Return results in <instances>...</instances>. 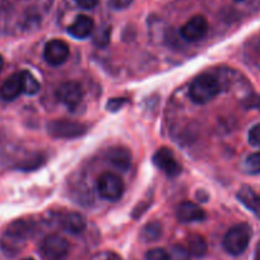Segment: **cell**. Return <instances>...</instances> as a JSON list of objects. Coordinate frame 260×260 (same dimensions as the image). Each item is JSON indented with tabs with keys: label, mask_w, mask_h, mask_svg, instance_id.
<instances>
[{
	"label": "cell",
	"mask_w": 260,
	"mask_h": 260,
	"mask_svg": "<svg viewBox=\"0 0 260 260\" xmlns=\"http://www.w3.org/2000/svg\"><path fill=\"white\" fill-rule=\"evenodd\" d=\"M47 133L52 138L74 139L87 133V126L79 121L67 119L52 120L47 124Z\"/></svg>",
	"instance_id": "4"
},
{
	"label": "cell",
	"mask_w": 260,
	"mask_h": 260,
	"mask_svg": "<svg viewBox=\"0 0 260 260\" xmlns=\"http://www.w3.org/2000/svg\"><path fill=\"white\" fill-rule=\"evenodd\" d=\"M255 260H260V242L256 247V252H255Z\"/></svg>",
	"instance_id": "29"
},
{
	"label": "cell",
	"mask_w": 260,
	"mask_h": 260,
	"mask_svg": "<svg viewBox=\"0 0 260 260\" xmlns=\"http://www.w3.org/2000/svg\"><path fill=\"white\" fill-rule=\"evenodd\" d=\"M221 89L222 86L216 77L209 73H204L197 77L190 84L189 96L195 104L204 105L216 99Z\"/></svg>",
	"instance_id": "2"
},
{
	"label": "cell",
	"mask_w": 260,
	"mask_h": 260,
	"mask_svg": "<svg viewBox=\"0 0 260 260\" xmlns=\"http://www.w3.org/2000/svg\"><path fill=\"white\" fill-rule=\"evenodd\" d=\"M107 260H117V259H114V257H110V259H107Z\"/></svg>",
	"instance_id": "32"
},
{
	"label": "cell",
	"mask_w": 260,
	"mask_h": 260,
	"mask_svg": "<svg viewBox=\"0 0 260 260\" xmlns=\"http://www.w3.org/2000/svg\"><path fill=\"white\" fill-rule=\"evenodd\" d=\"M99 194L102 199L109 202H116L124 194V182L112 172H105L99 179Z\"/></svg>",
	"instance_id": "5"
},
{
	"label": "cell",
	"mask_w": 260,
	"mask_h": 260,
	"mask_svg": "<svg viewBox=\"0 0 260 260\" xmlns=\"http://www.w3.org/2000/svg\"><path fill=\"white\" fill-rule=\"evenodd\" d=\"M77 6H79L83 9H93L99 4L100 0H74Z\"/></svg>",
	"instance_id": "27"
},
{
	"label": "cell",
	"mask_w": 260,
	"mask_h": 260,
	"mask_svg": "<svg viewBox=\"0 0 260 260\" xmlns=\"http://www.w3.org/2000/svg\"><path fill=\"white\" fill-rule=\"evenodd\" d=\"M153 164L157 169L170 177L177 176L181 172V166L169 148H159L153 154Z\"/></svg>",
	"instance_id": "10"
},
{
	"label": "cell",
	"mask_w": 260,
	"mask_h": 260,
	"mask_svg": "<svg viewBox=\"0 0 260 260\" xmlns=\"http://www.w3.org/2000/svg\"><path fill=\"white\" fill-rule=\"evenodd\" d=\"M59 223L61 224L62 230H65L69 234H81L86 229V219L82 214L77 213V212H69V213H64L60 217Z\"/></svg>",
	"instance_id": "16"
},
{
	"label": "cell",
	"mask_w": 260,
	"mask_h": 260,
	"mask_svg": "<svg viewBox=\"0 0 260 260\" xmlns=\"http://www.w3.org/2000/svg\"><path fill=\"white\" fill-rule=\"evenodd\" d=\"M237 199L242 206L246 207L251 213L255 214V217L260 219V195L256 194L254 189L247 185L241 186L237 191Z\"/></svg>",
	"instance_id": "15"
},
{
	"label": "cell",
	"mask_w": 260,
	"mask_h": 260,
	"mask_svg": "<svg viewBox=\"0 0 260 260\" xmlns=\"http://www.w3.org/2000/svg\"><path fill=\"white\" fill-rule=\"evenodd\" d=\"M69 50L68 44L62 40L55 39L51 40L46 44L44 50V57L50 65L52 67H59V65L64 64L69 57Z\"/></svg>",
	"instance_id": "8"
},
{
	"label": "cell",
	"mask_w": 260,
	"mask_h": 260,
	"mask_svg": "<svg viewBox=\"0 0 260 260\" xmlns=\"http://www.w3.org/2000/svg\"><path fill=\"white\" fill-rule=\"evenodd\" d=\"M69 242L60 235H49L41 244V251L49 260H62L69 252Z\"/></svg>",
	"instance_id": "6"
},
{
	"label": "cell",
	"mask_w": 260,
	"mask_h": 260,
	"mask_svg": "<svg viewBox=\"0 0 260 260\" xmlns=\"http://www.w3.org/2000/svg\"><path fill=\"white\" fill-rule=\"evenodd\" d=\"M23 92L21 73H14L6 79L0 87V99L4 101H14Z\"/></svg>",
	"instance_id": "14"
},
{
	"label": "cell",
	"mask_w": 260,
	"mask_h": 260,
	"mask_svg": "<svg viewBox=\"0 0 260 260\" xmlns=\"http://www.w3.org/2000/svg\"><path fill=\"white\" fill-rule=\"evenodd\" d=\"M208 32V22L203 16H194L180 29V35L187 42H197Z\"/></svg>",
	"instance_id": "9"
},
{
	"label": "cell",
	"mask_w": 260,
	"mask_h": 260,
	"mask_svg": "<svg viewBox=\"0 0 260 260\" xmlns=\"http://www.w3.org/2000/svg\"><path fill=\"white\" fill-rule=\"evenodd\" d=\"M22 77V86H23V92L26 94H36L40 91V83L34 74L28 71L21 72Z\"/></svg>",
	"instance_id": "19"
},
{
	"label": "cell",
	"mask_w": 260,
	"mask_h": 260,
	"mask_svg": "<svg viewBox=\"0 0 260 260\" xmlns=\"http://www.w3.org/2000/svg\"><path fill=\"white\" fill-rule=\"evenodd\" d=\"M176 217L181 223H190V222H201L206 218V212L192 202H182L176 209Z\"/></svg>",
	"instance_id": "11"
},
{
	"label": "cell",
	"mask_w": 260,
	"mask_h": 260,
	"mask_svg": "<svg viewBox=\"0 0 260 260\" xmlns=\"http://www.w3.org/2000/svg\"><path fill=\"white\" fill-rule=\"evenodd\" d=\"M133 2L134 0H110V4L114 9L120 11V9H126L133 4Z\"/></svg>",
	"instance_id": "26"
},
{
	"label": "cell",
	"mask_w": 260,
	"mask_h": 260,
	"mask_svg": "<svg viewBox=\"0 0 260 260\" xmlns=\"http://www.w3.org/2000/svg\"><path fill=\"white\" fill-rule=\"evenodd\" d=\"M146 260H170V254L161 247H156L147 252Z\"/></svg>",
	"instance_id": "23"
},
{
	"label": "cell",
	"mask_w": 260,
	"mask_h": 260,
	"mask_svg": "<svg viewBox=\"0 0 260 260\" xmlns=\"http://www.w3.org/2000/svg\"><path fill=\"white\" fill-rule=\"evenodd\" d=\"M22 260H34V259H32V257H24V259H22Z\"/></svg>",
	"instance_id": "31"
},
{
	"label": "cell",
	"mask_w": 260,
	"mask_h": 260,
	"mask_svg": "<svg viewBox=\"0 0 260 260\" xmlns=\"http://www.w3.org/2000/svg\"><path fill=\"white\" fill-rule=\"evenodd\" d=\"M111 37V28L109 26L100 27L93 34V44L99 47H105L109 45Z\"/></svg>",
	"instance_id": "20"
},
{
	"label": "cell",
	"mask_w": 260,
	"mask_h": 260,
	"mask_svg": "<svg viewBox=\"0 0 260 260\" xmlns=\"http://www.w3.org/2000/svg\"><path fill=\"white\" fill-rule=\"evenodd\" d=\"M244 167L247 174H260V152H255V153L247 156L244 162Z\"/></svg>",
	"instance_id": "21"
},
{
	"label": "cell",
	"mask_w": 260,
	"mask_h": 260,
	"mask_svg": "<svg viewBox=\"0 0 260 260\" xmlns=\"http://www.w3.org/2000/svg\"><path fill=\"white\" fill-rule=\"evenodd\" d=\"M106 157L110 164L114 165L120 171H127L132 166V153L125 147H111V148L107 149Z\"/></svg>",
	"instance_id": "12"
},
{
	"label": "cell",
	"mask_w": 260,
	"mask_h": 260,
	"mask_svg": "<svg viewBox=\"0 0 260 260\" xmlns=\"http://www.w3.org/2000/svg\"><path fill=\"white\" fill-rule=\"evenodd\" d=\"M247 139H249V143L251 144L252 147L260 148V124L254 125V126L249 130Z\"/></svg>",
	"instance_id": "24"
},
{
	"label": "cell",
	"mask_w": 260,
	"mask_h": 260,
	"mask_svg": "<svg viewBox=\"0 0 260 260\" xmlns=\"http://www.w3.org/2000/svg\"><path fill=\"white\" fill-rule=\"evenodd\" d=\"M187 250H189L191 256L202 257L206 255L207 250H208V245H207L206 239L202 235L194 234L187 239Z\"/></svg>",
	"instance_id": "17"
},
{
	"label": "cell",
	"mask_w": 260,
	"mask_h": 260,
	"mask_svg": "<svg viewBox=\"0 0 260 260\" xmlns=\"http://www.w3.org/2000/svg\"><path fill=\"white\" fill-rule=\"evenodd\" d=\"M170 260H190V252L181 245H174L170 250Z\"/></svg>",
	"instance_id": "22"
},
{
	"label": "cell",
	"mask_w": 260,
	"mask_h": 260,
	"mask_svg": "<svg viewBox=\"0 0 260 260\" xmlns=\"http://www.w3.org/2000/svg\"><path fill=\"white\" fill-rule=\"evenodd\" d=\"M235 2H244V0H235Z\"/></svg>",
	"instance_id": "33"
},
{
	"label": "cell",
	"mask_w": 260,
	"mask_h": 260,
	"mask_svg": "<svg viewBox=\"0 0 260 260\" xmlns=\"http://www.w3.org/2000/svg\"><path fill=\"white\" fill-rule=\"evenodd\" d=\"M94 29V22L88 16H78L68 27V34L77 40H84L91 36Z\"/></svg>",
	"instance_id": "13"
},
{
	"label": "cell",
	"mask_w": 260,
	"mask_h": 260,
	"mask_svg": "<svg viewBox=\"0 0 260 260\" xmlns=\"http://www.w3.org/2000/svg\"><path fill=\"white\" fill-rule=\"evenodd\" d=\"M126 104H127L126 99H111L109 102H107L106 109L109 110V111L116 112V111H119V110Z\"/></svg>",
	"instance_id": "25"
},
{
	"label": "cell",
	"mask_w": 260,
	"mask_h": 260,
	"mask_svg": "<svg viewBox=\"0 0 260 260\" xmlns=\"http://www.w3.org/2000/svg\"><path fill=\"white\" fill-rule=\"evenodd\" d=\"M34 234V224L26 219L12 222L0 240V247L4 254L14 256L23 249L27 240Z\"/></svg>",
	"instance_id": "1"
},
{
	"label": "cell",
	"mask_w": 260,
	"mask_h": 260,
	"mask_svg": "<svg viewBox=\"0 0 260 260\" xmlns=\"http://www.w3.org/2000/svg\"><path fill=\"white\" fill-rule=\"evenodd\" d=\"M251 240V229L246 223H240L227 231L223 237V247L229 254L241 255L247 249Z\"/></svg>",
	"instance_id": "3"
},
{
	"label": "cell",
	"mask_w": 260,
	"mask_h": 260,
	"mask_svg": "<svg viewBox=\"0 0 260 260\" xmlns=\"http://www.w3.org/2000/svg\"><path fill=\"white\" fill-rule=\"evenodd\" d=\"M162 236V224L158 221H152L147 223L146 226L142 229L141 240L143 242H153L157 241L159 237Z\"/></svg>",
	"instance_id": "18"
},
{
	"label": "cell",
	"mask_w": 260,
	"mask_h": 260,
	"mask_svg": "<svg viewBox=\"0 0 260 260\" xmlns=\"http://www.w3.org/2000/svg\"><path fill=\"white\" fill-rule=\"evenodd\" d=\"M3 65H4V60L3 57H2V55H0V72H2V69H3Z\"/></svg>",
	"instance_id": "30"
},
{
	"label": "cell",
	"mask_w": 260,
	"mask_h": 260,
	"mask_svg": "<svg viewBox=\"0 0 260 260\" xmlns=\"http://www.w3.org/2000/svg\"><path fill=\"white\" fill-rule=\"evenodd\" d=\"M56 99L69 109H74L83 99V89L81 84L76 81L64 82L57 87Z\"/></svg>",
	"instance_id": "7"
},
{
	"label": "cell",
	"mask_w": 260,
	"mask_h": 260,
	"mask_svg": "<svg viewBox=\"0 0 260 260\" xmlns=\"http://www.w3.org/2000/svg\"><path fill=\"white\" fill-rule=\"evenodd\" d=\"M250 104L247 105L249 107H255V109H257L260 111V97H256L254 96L252 97V100H249Z\"/></svg>",
	"instance_id": "28"
}]
</instances>
